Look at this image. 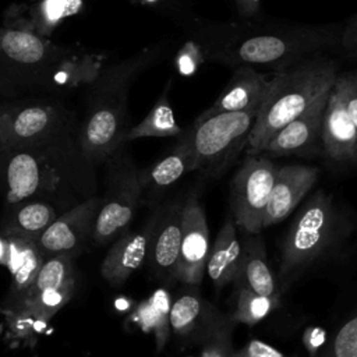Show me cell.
Returning a JSON list of instances; mask_svg holds the SVG:
<instances>
[{
  "label": "cell",
  "mask_w": 357,
  "mask_h": 357,
  "mask_svg": "<svg viewBox=\"0 0 357 357\" xmlns=\"http://www.w3.org/2000/svg\"><path fill=\"white\" fill-rule=\"evenodd\" d=\"M340 29V24L296 25L241 20L195 22L192 32L204 43L208 63L230 70L247 66L278 73L339 47Z\"/></svg>",
  "instance_id": "cell-1"
},
{
  "label": "cell",
  "mask_w": 357,
  "mask_h": 357,
  "mask_svg": "<svg viewBox=\"0 0 357 357\" xmlns=\"http://www.w3.org/2000/svg\"><path fill=\"white\" fill-rule=\"evenodd\" d=\"M103 61L99 53L0 25V93L66 95L86 86L105 67Z\"/></svg>",
  "instance_id": "cell-2"
},
{
  "label": "cell",
  "mask_w": 357,
  "mask_h": 357,
  "mask_svg": "<svg viewBox=\"0 0 357 357\" xmlns=\"http://www.w3.org/2000/svg\"><path fill=\"white\" fill-rule=\"evenodd\" d=\"M167 40L151 43L137 53L105 66L85 86L84 114L77 119V142L92 165L105 163L124 144L128 93L134 81L166 53Z\"/></svg>",
  "instance_id": "cell-3"
},
{
  "label": "cell",
  "mask_w": 357,
  "mask_h": 357,
  "mask_svg": "<svg viewBox=\"0 0 357 357\" xmlns=\"http://www.w3.org/2000/svg\"><path fill=\"white\" fill-rule=\"evenodd\" d=\"M337 74L339 64L328 53L311 56L283 71L273 73L248 137L247 155L262 153L268 141L280 128L332 89Z\"/></svg>",
  "instance_id": "cell-4"
},
{
  "label": "cell",
  "mask_w": 357,
  "mask_h": 357,
  "mask_svg": "<svg viewBox=\"0 0 357 357\" xmlns=\"http://www.w3.org/2000/svg\"><path fill=\"white\" fill-rule=\"evenodd\" d=\"M93 165L81 153L75 130L29 149H0V192L8 205L40 198L64 178H85Z\"/></svg>",
  "instance_id": "cell-5"
},
{
  "label": "cell",
  "mask_w": 357,
  "mask_h": 357,
  "mask_svg": "<svg viewBox=\"0 0 357 357\" xmlns=\"http://www.w3.org/2000/svg\"><path fill=\"white\" fill-rule=\"evenodd\" d=\"M339 225L332 195L318 190L298 211L283 241L279 269L282 289L328 252L337 240Z\"/></svg>",
  "instance_id": "cell-6"
},
{
  "label": "cell",
  "mask_w": 357,
  "mask_h": 357,
  "mask_svg": "<svg viewBox=\"0 0 357 357\" xmlns=\"http://www.w3.org/2000/svg\"><path fill=\"white\" fill-rule=\"evenodd\" d=\"M75 128V114L57 98L33 96L0 103V149L43 146Z\"/></svg>",
  "instance_id": "cell-7"
},
{
  "label": "cell",
  "mask_w": 357,
  "mask_h": 357,
  "mask_svg": "<svg viewBox=\"0 0 357 357\" xmlns=\"http://www.w3.org/2000/svg\"><path fill=\"white\" fill-rule=\"evenodd\" d=\"M106 190L100 197L92 230V243L106 245L117 240L130 226L142 202L138 169L124 145L106 160Z\"/></svg>",
  "instance_id": "cell-8"
},
{
  "label": "cell",
  "mask_w": 357,
  "mask_h": 357,
  "mask_svg": "<svg viewBox=\"0 0 357 357\" xmlns=\"http://www.w3.org/2000/svg\"><path fill=\"white\" fill-rule=\"evenodd\" d=\"M75 290L74 258L54 255L43 261L29 287L13 304L6 305L8 319L20 333L46 324L73 297Z\"/></svg>",
  "instance_id": "cell-9"
},
{
  "label": "cell",
  "mask_w": 357,
  "mask_h": 357,
  "mask_svg": "<svg viewBox=\"0 0 357 357\" xmlns=\"http://www.w3.org/2000/svg\"><path fill=\"white\" fill-rule=\"evenodd\" d=\"M259 107L219 113L195 120L188 131L197 170L206 177L220 176L247 146Z\"/></svg>",
  "instance_id": "cell-10"
},
{
  "label": "cell",
  "mask_w": 357,
  "mask_h": 357,
  "mask_svg": "<svg viewBox=\"0 0 357 357\" xmlns=\"http://www.w3.org/2000/svg\"><path fill=\"white\" fill-rule=\"evenodd\" d=\"M278 166L262 153L247 155L230 183V208L236 226L261 233Z\"/></svg>",
  "instance_id": "cell-11"
},
{
  "label": "cell",
  "mask_w": 357,
  "mask_h": 357,
  "mask_svg": "<svg viewBox=\"0 0 357 357\" xmlns=\"http://www.w3.org/2000/svg\"><path fill=\"white\" fill-rule=\"evenodd\" d=\"M100 197H88L75 206L60 213L56 220L39 236L36 245L43 258L54 255H79L89 240Z\"/></svg>",
  "instance_id": "cell-12"
},
{
  "label": "cell",
  "mask_w": 357,
  "mask_h": 357,
  "mask_svg": "<svg viewBox=\"0 0 357 357\" xmlns=\"http://www.w3.org/2000/svg\"><path fill=\"white\" fill-rule=\"evenodd\" d=\"M209 254V227L204 206L191 194L183 202L181 241L177 261V280L199 286Z\"/></svg>",
  "instance_id": "cell-13"
},
{
  "label": "cell",
  "mask_w": 357,
  "mask_h": 357,
  "mask_svg": "<svg viewBox=\"0 0 357 357\" xmlns=\"http://www.w3.org/2000/svg\"><path fill=\"white\" fill-rule=\"evenodd\" d=\"M191 287L172 303L169 314L170 329L187 343L202 344L218 331L234 322L206 301L195 290L197 286Z\"/></svg>",
  "instance_id": "cell-14"
},
{
  "label": "cell",
  "mask_w": 357,
  "mask_h": 357,
  "mask_svg": "<svg viewBox=\"0 0 357 357\" xmlns=\"http://www.w3.org/2000/svg\"><path fill=\"white\" fill-rule=\"evenodd\" d=\"M156 219L158 209L155 208L141 229H127L113 241L100 265V275L110 286H123L128 278L146 262Z\"/></svg>",
  "instance_id": "cell-15"
},
{
  "label": "cell",
  "mask_w": 357,
  "mask_h": 357,
  "mask_svg": "<svg viewBox=\"0 0 357 357\" xmlns=\"http://www.w3.org/2000/svg\"><path fill=\"white\" fill-rule=\"evenodd\" d=\"M329 92L321 95L305 112L280 128L268 141L262 153L269 156H311L319 153L322 151V119Z\"/></svg>",
  "instance_id": "cell-16"
},
{
  "label": "cell",
  "mask_w": 357,
  "mask_h": 357,
  "mask_svg": "<svg viewBox=\"0 0 357 357\" xmlns=\"http://www.w3.org/2000/svg\"><path fill=\"white\" fill-rule=\"evenodd\" d=\"M183 202L180 199H174L156 208L158 219L146 262L149 264L153 275L166 282L177 280Z\"/></svg>",
  "instance_id": "cell-17"
},
{
  "label": "cell",
  "mask_w": 357,
  "mask_h": 357,
  "mask_svg": "<svg viewBox=\"0 0 357 357\" xmlns=\"http://www.w3.org/2000/svg\"><path fill=\"white\" fill-rule=\"evenodd\" d=\"M197 170L195 155L188 131L183 132L176 145L151 166L138 170L142 188V202L152 204L174 183L190 172Z\"/></svg>",
  "instance_id": "cell-18"
},
{
  "label": "cell",
  "mask_w": 357,
  "mask_h": 357,
  "mask_svg": "<svg viewBox=\"0 0 357 357\" xmlns=\"http://www.w3.org/2000/svg\"><path fill=\"white\" fill-rule=\"evenodd\" d=\"M321 149L331 162L339 165L357 163V128L333 88L329 92L322 119Z\"/></svg>",
  "instance_id": "cell-19"
},
{
  "label": "cell",
  "mask_w": 357,
  "mask_h": 357,
  "mask_svg": "<svg viewBox=\"0 0 357 357\" xmlns=\"http://www.w3.org/2000/svg\"><path fill=\"white\" fill-rule=\"evenodd\" d=\"M318 176L319 170L314 166L287 165L278 167L264 215V229L286 219L315 184Z\"/></svg>",
  "instance_id": "cell-20"
},
{
  "label": "cell",
  "mask_w": 357,
  "mask_h": 357,
  "mask_svg": "<svg viewBox=\"0 0 357 357\" xmlns=\"http://www.w3.org/2000/svg\"><path fill=\"white\" fill-rule=\"evenodd\" d=\"M231 77L215 102L205 109L195 120L219 113L243 112L259 107L271 84V78L252 67L240 66L231 70Z\"/></svg>",
  "instance_id": "cell-21"
},
{
  "label": "cell",
  "mask_w": 357,
  "mask_h": 357,
  "mask_svg": "<svg viewBox=\"0 0 357 357\" xmlns=\"http://www.w3.org/2000/svg\"><path fill=\"white\" fill-rule=\"evenodd\" d=\"M233 283L258 294L280 300V290L266 259L264 240L259 233L247 236L241 241V255Z\"/></svg>",
  "instance_id": "cell-22"
},
{
  "label": "cell",
  "mask_w": 357,
  "mask_h": 357,
  "mask_svg": "<svg viewBox=\"0 0 357 357\" xmlns=\"http://www.w3.org/2000/svg\"><path fill=\"white\" fill-rule=\"evenodd\" d=\"M4 237L6 255L3 265L8 268L13 279L10 286V294L7 297V303L4 304L6 307L13 304L24 294V291L29 287L38 271L40 269L45 258L40 254L36 241L14 236Z\"/></svg>",
  "instance_id": "cell-23"
},
{
  "label": "cell",
  "mask_w": 357,
  "mask_h": 357,
  "mask_svg": "<svg viewBox=\"0 0 357 357\" xmlns=\"http://www.w3.org/2000/svg\"><path fill=\"white\" fill-rule=\"evenodd\" d=\"M59 215L53 204L40 198L11 204L1 222V234L36 241Z\"/></svg>",
  "instance_id": "cell-24"
},
{
  "label": "cell",
  "mask_w": 357,
  "mask_h": 357,
  "mask_svg": "<svg viewBox=\"0 0 357 357\" xmlns=\"http://www.w3.org/2000/svg\"><path fill=\"white\" fill-rule=\"evenodd\" d=\"M236 227L234 219L230 215L220 227L212 248H209L205 272L216 289L233 283L238 268L241 241L237 237Z\"/></svg>",
  "instance_id": "cell-25"
},
{
  "label": "cell",
  "mask_w": 357,
  "mask_h": 357,
  "mask_svg": "<svg viewBox=\"0 0 357 357\" xmlns=\"http://www.w3.org/2000/svg\"><path fill=\"white\" fill-rule=\"evenodd\" d=\"M173 86V79L169 78L163 91L158 96L156 102L148 112V114L135 126L127 128L124 134V144L139 139V138H165V137H178L183 134V128L178 126L173 106L170 103V89Z\"/></svg>",
  "instance_id": "cell-26"
},
{
  "label": "cell",
  "mask_w": 357,
  "mask_h": 357,
  "mask_svg": "<svg viewBox=\"0 0 357 357\" xmlns=\"http://www.w3.org/2000/svg\"><path fill=\"white\" fill-rule=\"evenodd\" d=\"M84 7V0H28L25 6L26 29L47 36L67 18L78 14Z\"/></svg>",
  "instance_id": "cell-27"
},
{
  "label": "cell",
  "mask_w": 357,
  "mask_h": 357,
  "mask_svg": "<svg viewBox=\"0 0 357 357\" xmlns=\"http://www.w3.org/2000/svg\"><path fill=\"white\" fill-rule=\"evenodd\" d=\"M170 296L165 289H158L148 301L142 303L137 311V321L144 331H153L158 350L169 339L170 333Z\"/></svg>",
  "instance_id": "cell-28"
},
{
  "label": "cell",
  "mask_w": 357,
  "mask_h": 357,
  "mask_svg": "<svg viewBox=\"0 0 357 357\" xmlns=\"http://www.w3.org/2000/svg\"><path fill=\"white\" fill-rule=\"evenodd\" d=\"M280 304V300L258 294L247 287L236 286V308L230 319L237 324L254 326L265 319Z\"/></svg>",
  "instance_id": "cell-29"
},
{
  "label": "cell",
  "mask_w": 357,
  "mask_h": 357,
  "mask_svg": "<svg viewBox=\"0 0 357 357\" xmlns=\"http://www.w3.org/2000/svg\"><path fill=\"white\" fill-rule=\"evenodd\" d=\"M208 63L206 52L201 39L191 31L184 43L177 49L173 57V67L183 78L194 77L199 68Z\"/></svg>",
  "instance_id": "cell-30"
},
{
  "label": "cell",
  "mask_w": 357,
  "mask_h": 357,
  "mask_svg": "<svg viewBox=\"0 0 357 357\" xmlns=\"http://www.w3.org/2000/svg\"><path fill=\"white\" fill-rule=\"evenodd\" d=\"M315 357H357V308Z\"/></svg>",
  "instance_id": "cell-31"
},
{
  "label": "cell",
  "mask_w": 357,
  "mask_h": 357,
  "mask_svg": "<svg viewBox=\"0 0 357 357\" xmlns=\"http://www.w3.org/2000/svg\"><path fill=\"white\" fill-rule=\"evenodd\" d=\"M332 88L339 93L349 116L357 128V71L339 73Z\"/></svg>",
  "instance_id": "cell-32"
},
{
  "label": "cell",
  "mask_w": 357,
  "mask_h": 357,
  "mask_svg": "<svg viewBox=\"0 0 357 357\" xmlns=\"http://www.w3.org/2000/svg\"><path fill=\"white\" fill-rule=\"evenodd\" d=\"M234 324L222 328L215 335H212L208 340H205L201 346L199 357H230L233 354L231 347V328Z\"/></svg>",
  "instance_id": "cell-33"
},
{
  "label": "cell",
  "mask_w": 357,
  "mask_h": 357,
  "mask_svg": "<svg viewBox=\"0 0 357 357\" xmlns=\"http://www.w3.org/2000/svg\"><path fill=\"white\" fill-rule=\"evenodd\" d=\"M339 49L353 61H357V13L342 25Z\"/></svg>",
  "instance_id": "cell-34"
},
{
  "label": "cell",
  "mask_w": 357,
  "mask_h": 357,
  "mask_svg": "<svg viewBox=\"0 0 357 357\" xmlns=\"http://www.w3.org/2000/svg\"><path fill=\"white\" fill-rule=\"evenodd\" d=\"M132 4L156 10L170 15H185L190 7V0H126Z\"/></svg>",
  "instance_id": "cell-35"
},
{
  "label": "cell",
  "mask_w": 357,
  "mask_h": 357,
  "mask_svg": "<svg viewBox=\"0 0 357 357\" xmlns=\"http://www.w3.org/2000/svg\"><path fill=\"white\" fill-rule=\"evenodd\" d=\"M233 356L234 357H286L282 351H279L273 346L258 339H252L243 349L234 350Z\"/></svg>",
  "instance_id": "cell-36"
},
{
  "label": "cell",
  "mask_w": 357,
  "mask_h": 357,
  "mask_svg": "<svg viewBox=\"0 0 357 357\" xmlns=\"http://www.w3.org/2000/svg\"><path fill=\"white\" fill-rule=\"evenodd\" d=\"M328 339L326 331L321 326H310L303 333V343L310 357H315L317 353L325 346Z\"/></svg>",
  "instance_id": "cell-37"
},
{
  "label": "cell",
  "mask_w": 357,
  "mask_h": 357,
  "mask_svg": "<svg viewBox=\"0 0 357 357\" xmlns=\"http://www.w3.org/2000/svg\"><path fill=\"white\" fill-rule=\"evenodd\" d=\"M240 20H255L261 15L262 0H234Z\"/></svg>",
  "instance_id": "cell-38"
},
{
  "label": "cell",
  "mask_w": 357,
  "mask_h": 357,
  "mask_svg": "<svg viewBox=\"0 0 357 357\" xmlns=\"http://www.w3.org/2000/svg\"><path fill=\"white\" fill-rule=\"evenodd\" d=\"M4 255H6V237L1 234L0 236V264L4 262Z\"/></svg>",
  "instance_id": "cell-39"
},
{
  "label": "cell",
  "mask_w": 357,
  "mask_h": 357,
  "mask_svg": "<svg viewBox=\"0 0 357 357\" xmlns=\"http://www.w3.org/2000/svg\"><path fill=\"white\" fill-rule=\"evenodd\" d=\"M188 357H194V356H188Z\"/></svg>",
  "instance_id": "cell-40"
},
{
  "label": "cell",
  "mask_w": 357,
  "mask_h": 357,
  "mask_svg": "<svg viewBox=\"0 0 357 357\" xmlns=\"http://www.w3.org/2000/svg\"><path fill=\"white\" fill-rule=\"evenodd\" d=\"M230 357H234V356H233V354H231V356H230Z\"/></svg>",
  "instance_id": "cell-41"
}]
</instances>
